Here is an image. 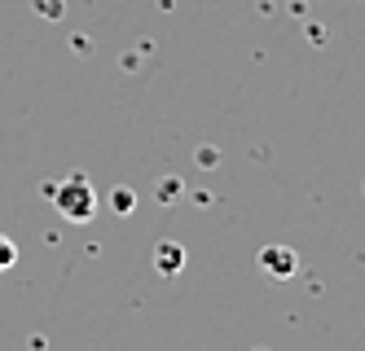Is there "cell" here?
<instances>
[{"label":"cell","instance_id":"obj_4","mask_svg":"<svg viewBox=\"0 0 365 351\" xmlns=\"http://www.w3.org/2000/svg\"><path fill=\"white\" fill-rule=\"evenodd\" d=\"M14 263H18V246H14V237L0 233V273H5V268H14Z\"/></svg>","mask_w":365,"mask_h":351},{"label":"cell","instance_id":"obj_2","mask_svg":"<svg viewBox=\"0 0 365 351\" xmlns=\"http://www.w3.org/2000/svg\"><path fill=\"white\" fill-rule=\"evenodd\" d=\"M259 263H264V273H273V277H291V273H295V255L282 251V246H264Z\"/></svg>","mask_w":365,"mask_h":351},{"label":"cell","instance_id":"obj_1","mask_svg":"<svg viewBox=\"0 0 365 351\" xmlns=\"http://www.w3.org/2000/svg\"><path fill=\"white\" fill-rule=\"evenodd\" d=\"M53 202H58V211L66 215L71 224H84V220H93V211H97V189L88 184V176H66L58 189H53Z\"/></svg>","mask_w":365,"mask_h":351},{"label":"cell","instance_id":"obj_3","mask_svg":"<svg viewBox=\"0 0 365 351\" xmlns=\"http://www.w3.org/2000/svg\"><path fill=\"white\" fill-rule=\"evenodd\" d=\"M180 259H185V255H180V246H172V241H163V246H159V268H163V273L180 268Z\"/></svg>","mask_w":365,"mask_h":351}]
</instances>
